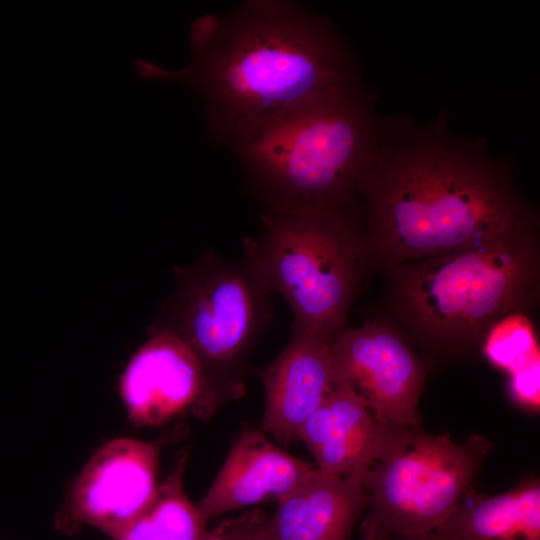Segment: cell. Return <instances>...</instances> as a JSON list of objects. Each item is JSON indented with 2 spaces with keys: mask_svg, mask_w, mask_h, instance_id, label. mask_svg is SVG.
<instances>
[{
  "mask_svg": "<svg viewBox=\"0 0 540 540\" xmlns=\"http://www.w3.org/2000/svg\"><path fill=\"white\" fill-rule=\"evenodd\" d=\"M444 112L428 123L385 116L358 193L370 269L470 248L539 221L509 159L485 140L456 134Z\"/></svg>",
  "mask_w": 540,
  "mask_h": 540,
  "instance_id": "obj_1",
  "label": "cell"
},
{
  "mask_svg": "<svg viewBox=\"0 0 540 540\" xmlns=\"http://www.w3.org/2000/svg\"><path fill=\"white\" fill-rule=\"evenodd\" d=\"M189 47L182 69L136 59L135 73L197 94L209 139L229 150L304 105L364 85L334 24L294 1L248 0L222 17L201 15L190 25Z\"/></svg>",
  "mask_w": 540,
  "mask_h": 540,
  "instance_id": "obj_2",
  "label": "cell"
},
{
  "mask_svg": "<svg viewBox=\"0 0 540 540\" xmlns=\"http://www.w3.org/2000/svg\"><path fill=\"white\" fill-rule=\"evenodd\" d=\"M375 104L376 93L363 85L304 105L233 146L262 214L363 220L358 188L385 124Z\"/></svg>",
  "mask_w": 540,
  "mask_h": 540,
  "instance_id": "obj_3",
  "label": "cell"
},
{
  "mask_svg": "<svg viewBox=\"0 0 540 540\" xmlns=\"http://www.w3.org/2000/svg\"><path fill=\"white\" fill-rule=\"evenodd\" d=\"M393 322L431 348L463 351L539 298V221L466 249L404 262L385 271Z\"/></svg>",
  "mask_w": 540,
  "mask_h": 540,
  "instance_id": "obj_4",
  "label": "cell"
},
{
  "mask_svg": "<svg viewBox=\"0 0 540 540\" xmlns=\"http://www.w3.org/2000/svg\"><path fill=\"white\" fill-rule=\"evenodd\" d=\"M261 220V233L243 239V259L288 304L292 327L334 338L370 270L363 220L331 212L261 214Z\"/></svg>",
  "mask_w": 540,
  "mask_h": 540,
  "instance_id": "obj_5",
  "label": "cell"
},
{
  "mask_svg": "<svg viewBox=\"0 0 540 540\" xmlns=\"http://www.w3.org/2000/svg\"><path fill=\"white\" fill-rule=\"evenodd\" d=\"M175 273L149 333H169L192 351L217 411L245 393L250 353L273 315L272 292L245 259L213 251Z\"/></svg>",
  "mask_w": 540,
  "mask_h": 540,
  "instance_id": "obj_6",
  "label": "cell"
},
{
  "mask_svg": "<svg viewBox=\"0 0 540 540\" xmlns=\"http://www.w3.org/2000/svg\"><path fill=\"white\" fill-rule=\"evenodd\" d=\"M492 444L480 434L454 442L418 431L403 449L377 462L364 477L368 504L362 540H404L441 527L473 491Z\"/></svg>",
  "mask_w": 540,
  "mask_h": 540,
  "instance_id": "obj_7",
  "label": "cell"
},
{
  "mask_svg": "<svg viewBox=\"0 0 540 540\" xmlns=\"http://www.w3.org/2000/svg\"><path fill=\"white\" fill-rule=\"evenodd\" d=\"M166 438H114L90 457L69 487L55 527L75 534L83 526L114 539L150 504Z\"/></svg>",
  "mask_w": 540,
  "mask_h": 540,
  "instance_id": "obj_8",
  "label": "cell"
},
{
  "mask_svg": "<svg viewBox=\"0 0 540 540\" xmlns=\"http://www.w3.org/2000/svg\"><path fill=\"white\" fill-rule=\"evenodd\" d=\"M334 383L351 386L377 415L416 431L425 368L396 324L375 319L344 328L332 343Z\"/></svg>",
  "mask_w": 540,
  "mask_h": 540,
  "instance_id": "obj_9",
  "label": "cell"
},
{
  "mask_svg": "<svg viewBox=\"0 0 540 540\" xmlns=\"http://www.w3.org/2000/svg\"><path fill=\"white\" fill-rule=\"evenodd\" d=\"M417 432L377 415L351 386L335 382L300 426L298 439L318 469L364 480L377 462L405 448Z\"/></svg>",
  "mask_w": 540,
  "mask_h": 540,
  "instance_id": "obj_10",
  "label": "cell"
},
{
  "mask_svg": "<svg viewBox=\"0 0 540 540\" xmlns=\"http://www.w3.org/2000/svg\"><path fill=\"white\" fill-rule=\"evenodd\" d=\"M119 394L130 421L161 426L190 413L208 420L215 413L200 363L177 337L149 333L119 379Z\"/></svg>",
  "mask_w": 540,
  "mask_h": 540,
  "instance_id": "obj_11",
  "label": "cell"
},
{
  "mask_svg": "<svg viewBox=\"0 0 540 540\" xmlns=\"http://www.w3.org/2000/svg\"><path fill=\"white\" fill-rule=\"evenodd\" d=\"M334 338L291 327L285 347L260 369L265 409L259 428L279 443L299 440L300 426L333 388Z\"/></svg>",
  "mask_w": 540,
  "mask_h": 540,
  "instance_id": "obj_12",
  "label": "cell"
},
{
  "mask_svg": "<svg viewBox=\"0 0 540 540\" xmlns=\"http://www.w3.org/2000/svg\"><path fill=\"white\" fill-rule=\"evenodd\" d=\"M314 469L309 462L274 444L260 428L245 427L197 506L208 523L269 498L278 501Z\"/></svg>",
  "mask_w": 540,
  "mask_h": 540,
  "instance_id": "obj_13",
  "label": "cell"
},
{
  "mask_svg": "<svg viewBox=\"0 0 540 540\" xmlns=\"http://www.w3.org/2000/svg\"><path fill=\"white\" fill-rule=\"evenodd\" d=\"M264 521L266 540H350L364 514V480L324 472L317 467L279 499Z\"/></svg>",
  "mask_w": 540,
  "mask_h": 540,
  "instance_id": "obj_14",
  "label": "cell"
},
{
  "mask_svg": "<svg viewBox=\"0 0 540 540\" xmlns=\"http://www.w3.org/2000/svg\"><path fill=\"white\" fill-rule=\"evenodd\" d=\"M433 533L446 540H540L539 480L496 495L473 490Z\"/></svg>",
  "mask_w": 540,
  "mask_h": 540,
  "instance_id": "obj_15",
  "label": "cell"
},
{
  "mask_svg": "<svg viewBox=\"0 0 540 540\" xmlns=\"http://www.w3.org/2000/svg\"><path fill=\"white\" fill-rule=\"evenodd\" d=\"M188 457V450L180 454L172 471L158 484L150 504L112 540L205 539L207 522L184 488Z\"/></svg>",
  "mask_w": 540,
  "mask_h": 540,
  "instance_id": "obj_16",
  "label": "cell"
},
{
  "mask_svg": "<svg viewBox=\"0 0 540 540\" xmlns=\"http://www.w3.org/2000/svg\"><path fill=\"white\" fill-rule=\"evenodd\" d=\"M482 348L490 363L509 374L540 362L536 334L525 314H511L496 322Z\"/></svg>",
  "mask_w": 540,
  "mask_h": 540,
  "instance_id": "obj_17",
  "label": "cell"
},
{
  "mask_svg": "<svg viewBox=\"0 0 540 540\" xmlns=\"http://www.w3.org/2000/svg\"><path fill=\"white\" fill-rule=\"evenodd\" d=\"M265 513L254 509L238 517L224 520L208 529L204 540H266L264 533Z\"/></svg>",
  "mask_w": 540,
  "mask_h": 540,
  "instance_id": "obj_18",
  "label": "cell"
},
{
  "mask_svg": "<svg viewBox=\"0 0 540 540\" xmlns=\"http://www.w3.org/2000/svg\"><path fill=\"white\" fill-rule=\"evenodd\" d=\"M509 392L514 401L529 409L540 405V362L509 374Z\"/></svg>",
  "mask_w": 540,
  "mask_h": 540,
  "instance_id": "obj_19",
  "label": "cell"
},
{
  "mask_svg": "<svg viewBox=\"0 0 540 540\" xmlns=\"http://www.w3.org/2000/svg\"><path fill=\"white\" fill-rule=\"evenodd\" d=\"M404 540H446L438 535H436L435 533H429V534H425V535H421V536H416V537H411V538H408V539H404Z\"/></svg>",
  "mask_w": 540,
  "mask_h": 540,
  "instance_id": "obj_20",
  "label": "cell"
}]
</instances>
